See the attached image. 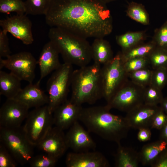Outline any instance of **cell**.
<instances>
[{"label":"cell","mask_w":167,"mask_h":167,"mask_svg":"<svg viewBox=\"0 0 167 167\" xmlns=\"http://www.w3.org/2000/svg\"><path fill=\"white\" fill-rule=\"evenodd\" d=\"M45 16L51 27L64 28L87 39L104 38L113 28L109 10L96 0H51Z\"/></svg>","instance_id":"6da1fadb"},{"label":"cell","mask_w":167,"mask_h":167,"mask_svg":"<svg viewBox=\"0 0 167 167\" xmlns=\"http://www.w3.org/2000/svg\"><path fill=\"white\" fill-rule=\"evenodd\" d=\"M105 105L83 108L79 121L89 132L119 144L131 128L125 117L111 113Z\"/></svg>","instance_id":"7a4b0ae2"},{"label":"cell","mask_w":167,"mask_h":167,"mask_svg":"<svg viewBox=\"0 0 167 167\" xmlns=\"http://www.w3.org/2000/svg\"><path fill=\"white\" fill-rule=\"evenodd\" d=\"M48 37L64 63L81 67L88 65L92 60L91 45L87 38L57 27L50 28Z\"/></svg>","instance_id":"3957f363"},{"label":"cell","mask_w":167,"mask_h":167,"mask_svg":"<svg viewBox=\"0 0 167 167\" xmlns=\"http://www.w3.org/2000/svg\"><path fill=\"white\" fill-rule=\"evenodd\" d=\"M101 67L94 63L74 70L70 99L72 101L81 105L84 103L92 105L103 98Z\"/></svg>","instance_id":"277c9868"},{"label":"cell","mask_w":167,"mask_h":167,"mask_svg":"<svg viewBox=\"0 0 167 167\" xmlns=\"http://www.w3.org/2000/svg\"><path fill=\"white\" fill-rule=\"evenodd\" d=\"M73 71L72 65L64 63L53 71L47 81L46 90L49 97L47 105L52 113L67 99Z\"/></svg>","instance_id":"5b68a950"},{"label":"cell","mask_w":167,"mask_h":167,"mask_svg":"<svg viewBox=\"0 0 167 167\" xmlns=\"http://www.w3.org/2000/svg\"><path fill=\"white\" fill-rule=\"evenodd\" d=\"M101 75L102 97L108 103L129 79L120 52L101 66Z\"/></svg>","instance_id":"8992f818"},{"label":"cell","mask_w":167,"mask_h":167,"mask_svg":"<svg viewBox=\"0 0 167 167\" xmlns=\"http://www.w3.org/2000/svg\"><path fill=\"white\" fill-rule=\"evenodd\" d=\"M0 143L8 150L18 163L29 162L33 156V146L29 141L22 127H0Z\"/></svg>","instance_id":"52a82bcc"},{"label":"cell","mask_w":167,"mask_h":167,"mask_svg":"<svg viewBox=\"0 0 167 167\" xmlns=\"http://www.w3.org/2000/svg\"><path fill=\"white\" fill-rule=\"evenodd\" d=\"M53 126V114L46 105L29 112L22 128L30 142L37 146Z\"/></svg>","instance_id":"ba28073f"},{"label":"cell","mask_w":167,"mask_h":167,"mask_svg":"<svg viewBox=\"0 0 167 167\" xmlns=\"http://www.w3.org/2000/svg\"><path fill=\"white\" fill-rule=\"evenodd\" d=\"M37 61L30 52L23 51L0 58V69L4 67L21 80L33 83Z\"/></svg>","instance_id":"9c48e42d"},{"label":"cell","mask_w":167,"mask_h":167,"mask_svg":"<svg viewBox=\"0 0 167 167\" xmlns=\"http://www.w3.org/2000/svg\"><path fill=\"white\" fill-rule=\"evenodd\" d=\"M144 89L129 79L106 105L127 113L144 103Z\"/></svg>","instance_id":"30bf717a"},{"label":"cell","mask_w":167,"mask_h":167,"mask_svg":"<svg viewBox=\"0 0 167 167\" xmlns=\"http://www.w3.org/2000/svg\"><path fill=\"white\" fill-rule=\"evenodd\" d=\"M29 109L26 105L15 98L7 99L0 109V127H21L28 115Z\"/></svg>","instance_id":"8fae6325"},{"label":"cell","mask_w":167,"mask_h":167,"mask_svg":"<svg viewBox=\"0 0 167 167\" xmlns=\"http://www.w3.org/2000/svg\"><path fill=\"white\" fill-rule=\"evenodd\" d=\"M26 14H16L0 20V26L4 32H9L26 45L34 41L31 21Z\"/></svg>","instance_id":"7c38bea8"},{"label":"cell","mask_w":167,"mask_h":167,"mask_svg":"<svg viewBox=\"0 0 167 167\" xmlns=\"http://www.w3.org/2000/svg\"><path fill=\"white\" fill-rule=\"evenodd\" d=\"M63 131L53 126L37 146L44 153L59 159L68 148Z\"/></svg>","instance_id":"4fadbf2b"},{"label":"cell","mask_w":167,"mask_h":167,"mask_svg":"<svg viewBox=\"0 0 167 167\" xmlns=\"http://www.w3.org/2000/svg\"><path fill=\"white\" fill-rule=\"evenodd\" d=\"M89 133L84 128L78 121L75 122L65 134L68 148H70L75 152L94 150L96 147V144Z\"/></svg>","instance_id":"5bb4252c"},{"label":"cell","mask_w":167,"mask_h":167,"mask_svg":"<svg viewBox=\"0 0 167 167\" xmlns=\"http://www.w3.org/2000/svg\"><path fill=\"white\" fill-rule=\"evenodd\" d=\"M83 108L81 105L67 99L53 113L54 126L63 131L69 129L79 121Z\"/></svg>","instance_id":"9a60e30c"},{"label":"cell","mask_w":167,"mask_h":167,"mask_svg":"<svg viewBox=\"0 0 167 167\" xmlns=\"http://www.w3.org/2000/svg\"><path fill=\"white\" fill-rule=\"evenodd\" d=\"M67 167H108L109 163L101 152L95 151L70 152L66 157Z\"/></svg>","instance_id":"2e32d148"},{"label":"cell","mask_w":167,"mask_h":167,"mask_svg":"<svg viewBox=\"0 0 167 167\" xmlns=\"http://www.w3.org/2000/svg\"><path fill=\"white\" fill-rule=\"evenodd\" d=\"M160 108L144 103L126 113L125 117L131 128L139 130L151 127L154 117Z\"/></svg>","instance_id":"e0dca14e"},{"label":"cell","mask_w":167,"mask_h":167,"mask_svg":"<svg viewBox=\"0 0 167 167\" xmlns=\"http://www.w3.org/2000/svg\"><path fill=\"white\" fill-rule=\"evenodd\" d=\"M59 55L58 50L50 41L44 45L37 61L40 72L39 82H41L43 78L61 66Z\"/></svg>","instance_id":"ac0fdd59"},{"label":"cell","mask_w":167,"mask_h":167,"mask_svg":"<svg viewBox=\"0 0 167 167\" xmlns=\"http://www.w3.org/2000/svg\"><path fill=\"white\" fill-rule=\"evenodd\" d=\"M41 82L29 84L22 88L15 98L22 102L29 108L39 107L49 102V97L40 87Z\"/></svg>","instance_id":"d6986e66"},{"label":"cell","mask_w":167,"mask_h":167,"mask_svg":"<svg viewBox=\"0 0 167 167\" xmlns=\"http://www.w3.org/2000/svg\"><path fill=\"white\" fill-rule=\"evenodd\" d=\"M91 49L94 63L101 66L109 62L114 57L110 45L104 38H95Z\"/></svg>","instance_id":"ffe728a7"},{"label":"cell","mask_w":167,"mask_h":167,"mask_svg":"<svg viewBox=\"0 0 167 167\" xmlns=\"http://www.w3.org/2000/svg\"><path fill=\"white\" fill-rule=\"evenodd\" d=\"M21 81L11 73L0 70V95L7 99L15 98L22 88Z\"/></svg>","instance_id":"44dd1931"},{"label":"cell","mask_w":167,"mask_h":167,"mask_svg":"<svg viewBox=\"0 0 167 167\" xmlns=\"http://www.w3.org/2000/svg\"><path fill=\"white\" fill-rule=\"evenodd\" d=\"M167 148L166 143L159 140L146 144L139 152V162L143 165H151L159 154Z\"/></svg>","instance_id":"7402d4cb"},{"label":"cell","mask_w":167,"mask_h":167,"mask_svg":"<svg viewBox=\"0 0 167 167\" xmlns=\"http://www.w3.org/2000/svg\"><path fill=\"white\" fill-rule=\"evenodd\" d=\"M115 155V166L117 167H137L140 162L139 152L133 148L118 144Z\"/></svg>","instance_id":"603a6c76"},{"label":"cell","mask_w":167,"mask_h":167,"mask_svg":"<svg viewBox=\"0 0 167 167\" xmlns=\"http://www.w3.org/2000/svg\"><path fill=\"white\" fill-rule=\"evenodd\" d=\"M156 47L154 42L146 44H139L125 52H120L122 61L123 63L134 58L148 57Z\"/></svg>","instance_id":"cb8c5ba5"},{"label":"cell","mask_w":167,"mask_h":167,"mask_svg":"<svg viewBox=\"0 0 167 167\" xmlns=\"http://www.w3.org/2000/svg\"><path fill=\"white\" fill-rule=\"evenodd\" d=\"M143 37V32H130L118 36L116 40L118 44L122 49V52L123 53L140 44Z\"/></svg>","instance_id":"d4e9b609"},{"label":"cell","mask_w":167,"mask_h":167,"mask_svg":"<svg viewBox=\"0 0 167 167\" xmlns=\"http://www.w3.org/2000/svg\"><path fill=\"white\" fill-rule=\"evenodd\" d=\"M51 0H26L24 2L26 15H38L47 13Z\"/></svg>","instance_id":"484cf974"},{"label":"cell","mask_w":167,"mask_h":167,"mask_svg":"<svg viewBox=\"0 0 167 167\" xmlns=\"http://www.w3.org/2000/svg\"><path fill=\"white\" fill-rule=\"evenodd\" d=\"M153 69L149 67L128 73L129 79L135 84L145 88L151 84Z\"/></svg>","instance_id":"4316f807"},{"label":"cell","mask_w":167,"mask_h":167,"mask_svg":"<svg viewBox=\"0 0 167 167\" xmlns=\"http://www.w3.org/2000/svg\"><path fill=\"white\" fill-rule=\"evenodd\" d=\"M24 2L22 0H0V12L9 14L15 12L16 14L25 13Z\"/></svg>","instance_id":"83f0119b"},{"label":"cell","mask_w":167,"mask_h":167,"mask_svg":"<svg viewBox=\"0 0 167 167\" xmlns=\"http://www.w3.org/2000/svg\"><path fill=\"white\" fill-rule=\"evenodd\" d=\"M127 13L129 17L136 21L145 25L148 24V14L141 4L131 2L128 7Z\"/></svg>","instance_id":"f1b7e54d"},{"label":"cell","mask_w":167,"mask_h":167,"mask_svg":"<svg viewBox=\"0 0 167 167\" xmlns=\"http://www.w3.org/2000/svg\"><path fill=\"white\" fill-rule=\"evenodd\" d=\"M148 58L152 69L167 68V50L156 47Z\"/></svg>","instance_id":"f546056e"},{"label":"cell","mask_w":167,"mask_h":167,"mask_svg":"<svg viewBox=\"0 0 167 167\" xmlns=\"http://www.w3.org/2000/svg\"><path fill=\"white\" fill-rule=\"evenodd\" d=\"M164 98L162 90L150 84L144 88L143 93L144 103L146 104L158 105Z\"/></svg>","instance_id":"4dcf8cb0"},{"label":"cell","mask_w":167,"mask_h":167,"mask_svg":"<svg viewBox=\"0 0 167 167\" xmlns=\"http://www.w3.org/2000/svg\"><path fill=\"white\" fill-rule=\"evenodd\" d=\"M58 159L49 154H43L33 156L29 162L32 167H53Z\"/></svg>","instance_id":"1f68e13d"},{"label":"cell","mask_w":167,"mask_h":167,"mask_svg":"<svg viewBox=\"0 0 167 167\" xmlns=\"http://www.w3.org/2000/svg\"><path fill=\"white\" fill-rule=\"evenodd\" d=\"M123 63L124 68L128 73L148 68L150 66L149 59L147 57L131 58Z\"/></svg>","instance_id":"d6a6232c"},{"label":"cell","mask_w":167,"mask_h":167,"mask_svg":"<svg viewBox=\"0 0 167 167\" xmlns=\"http://www.w3.org/2000/svg\"><path fill=\"white\" fill-rule=\"evenodd\" d=\"M167 84V68L153 69L151 84L162 90Z\"/></svg>","instance_id":"836d02e7"},{"label":"cell","mask_w":167,"mask_h":167,"mask_svg":"<svg viewBox=\"0 0 167 167\" xmlns=\"http://www.w3.org/2000/svg\"><path fill=\"white\" fill-rule=\"evenodd\" d=\"M17 162L6 148L0 144V167H15Z\"/></svg>","instance_id":"e575fe53"},{"label":"cell","mask_w":167,"mask_h":167,"mask_svg":"<svg viewBox=\"0 0 167 167\" xmlns=\"http://www.w3.org/2000/svg\"><path fill=\"white\" fill-rule=\"evenodd\" d=\"M153 42L156 47L167 50V22H165L156 31Z\"/></svg>","instance_id":"d590c367"},{"label":"cell","mask_w":167,"mask_h":167,"mask_svg":"<svg viewBox=\"0 0 167 167\" xmlns=\"http://www.w3.org/2000/svg\"><path fill=\"white\" fill-rule=\"evenodd\" d=\"M7 33L0 30V58H7L11 55Z\"/></svg>","instance_id":"8d00e7d4"},{"label":"cell","mask_w":167,"mask_h":167,"mask_svg":"<svg viewBox=\"0 0 167 167\" xmlns=\"http://www.w3.org/2000/svg\"><path fill=\"white\" fill-rule=\"evenodd\" d=\"M167 121V114L160 107V109L153 118L151 127L160 130Z\"/></svg>","instance_id":"74e56055"},{"label":"cell","mask_w":167,"mask_h":167,"mask_svg":"<svg viewBox=\"0 0 167 167\" xmlns=\"http://www.w3.org/2000/svg\"><path fill=\"white\" fill-rule=\"evenodd\" d=\"M150 166L152 167H167V148L159 154Z\"/></svg>","instance_id":"f35d334b"},{"label":"cell","mask_w":167,"mask_h":167,"mask_svg":"<svg viewBox=\"0 0 167 167\" xmlns=\"http://www.w3.org/2000/svg\"><path fill=\"white\" fill-rule=\"evenodd\" d=\"M138 130L137 139L139 141L145 142L150 139L152 133L149 128H142Z\"/></svg>","instance_id":"ab89813d"},{"label":"cell","mask_w":167,"mask_h":167,"mask_svg":"<svg viewBox=\"0 0 167 167\" xmlns=\"http://www.w3.org/2000/svg\"><path fill=\"white\" fill-rule=\"evenodd\" d=\"M160 131V139L163 140L167 144V121Z\"/></svg>","instance_id":"60d3db41"},{"label":"cell","mask_w":167,"mask_h":167,"mask_svg":"<svg viewBox=\"0 0 167 167\" xmlns=\"http://www.w3.org/2000/svg\"><path fill=\"white\" fill-rule=\"evenodd\" d=\"M160 105V106L167 114V97H164Z\"/></svg>","instance_id":"b9f144b4"},{"label":"cell","mask_w":167,"mask_h":167,"mask_svg":"<svg viewBox=\"0 0 167 167\" xmlns=\"http://www.w3.org/2000/svg\"><path fill=\"white\" fill-rule=\"evenodd\" d=\"M103 3L106 4V3L117 0H96Z\"/></svg>","instance_id":"7bdbcfd3"}]
</instances>
